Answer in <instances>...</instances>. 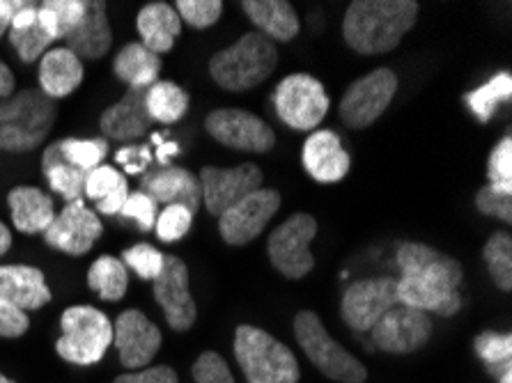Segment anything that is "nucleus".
Listing matches in <instances>:
<instances>
[{
	"label": "nucleus",
	"mask_w": 512,
	"mask_h": 383,
	"mask_svg": "<svg viewBox=\"0 0 512 383\" xmlns=\"http://www.w3.org/2000/svg\"><path fill=\"white\" fill-rule=\"evenodd\" d=\"M398 267L402 278L398 280L400 306L437 312L451 317L462 308L460 283L462 264L451 255L439 253L425 244H405L398 250Z\"/></svg>",
	"instance_id": "nucleus-1"
},
{
	"label": "nucleus",
	"mask_w": 512,
	"mask_h": 383,
	"mask_svg": "<svg viewBox=\"0 0 512 383\" xmlns=\"http://www.w3.org/2000/svg\"><path fill=\"white\" fill-rule=\"evenodd\" d=\"M418 19L414 0H354L343 21L345 42L361 56L389 53Z\"/></svg>",
	"instance_id": "nucleus-2"
},
{
	"label": "nucleus",
	"mask_w": 512,
	"mask_h": 383,
	"mask_svg": "<svg viewBox=\"0 0 512 383\" xmlns=\"http://www.w3.org/2000/svg\"><path fill=\"white\" fill-rule=\"evenodd\" d=\"M58 106L42 90H21L0 99V150L33 152L51 134Z\"/></svg>",
	"instance_id": "nucleus-3"
},
{
	"label": "nucleus",
	"mask_w": 512,
	"mask_h": 383,
	"mask_svg": "<svg viewBox=\"0 0 512 383\" xmlns=\"http://www.w3.org/2000/svg\"><path fill=\"white\" fill-rule=\"evenodd\" d=\"M276 65L278 51L274 42L260 33H246L209 60V74L223 90L246 92L267 81Z\"/></svg>",
	"instance_id": "nucleus-4"
},
{
	"label": "nucleus",
	"mask_w": 512,
	"mask_h": 383,
	"mask_svg": "<svg viewBox=\"0 0 512 383\" xmlns=\"http://www.w3.org/2000/svg\"><path fill=\"white\" fill-rule=\"evenodd\" d=\"M235 358L248 383H299L297 356L258 326H237Z\"/></svg>",
	"instance_id": "nucleus-5"
},
{
	"label": "nucleus",
	"mask_w": 512,
	"mask_h": 383,
	"mask_svg": "<svg viewBox=\"0 0 512 383\" xmlns=\"http://www.w3.org/2000/svg\"><path fill=\"white\" fill-rule=\"evenodd\" d=\"M62 335L56 351L62 361L74 365H95L113 345V324L102 310L92 306H72L60 317Z\"/></svg>",
	"instance_id": "nucleus-6"
},
{
	"label": "nucleus",
	"mask_w": 512,
	"mask_h": 383,
	"mask_svg": "<svg viewBox=\"0 0 512 383\" xmlns=\"http://www.w3.org/2000/svg\"><path fill=\"white\" fill-rule=\"evenodd\" d=\"M294 335L304 349V354L315 363L324 377L338 383H363L368 379L366 365L349 354L345 347H340L324 328L322 319L310 310H301L294 317Z\"/></svg>",
	"instance_id": "nucleus-7"
},
{
	"label": "nucleus",
	"mask_w": 512,
	"mask_h": 383,
	"mask_svg": "<svg viewBox=\"0 0 512 383\" xmlns=\"http://www.w3.org/2000/svg\"><path fill=\"white\" fill-rule=\"evenodd\" d=\"M276 113L290 129L315 131L329 113V97L315 76H285L274 92Z\"/></svg>",
	"instance_id": "nucleus-8"
},
{
	"label": "nucleus",
	"mask_w": 512,
	"mask_h": 383,
	"mask_svg": "<svg viewBox=\"0 0 512 383\" xmlns=\"http://www.w3.org/2000/svg\"><path fill=\"white\" fill-rule=\"evenodd\" d=\"M317 234V221L310 214H292L269 237V260L285 278L299 280L315 267L310 241Z\"/></svg>",
	"instance_id": "nucleus-9"
},
{
	"label": "nucleus",
	"mask_w": 512,
	"mask_h": 383,
	"mask_svg": "<svg viewBox=\"0 0 512 383\" xmlns=\"http://www.w3.org/2000/svg\"><path fill=\"white\" fill-rule=\"evenodd\" d=\"M398 92V76L379 67L349 85L340 99V117L349 129H366L384 115Z\"/></svg>",
	"instance_id": "nucleus-10"
},
{
	"label": "nucleus",
	"mask_w": 512,
	"mask_h": 383,
	"mask_svg": "<svg viewBox=\"0 0 512 383\" xmlns=\"http://www.w3.org/2000/svg\"><path fill=\"white\" fill-rule=\"evenodd\" d=\"M207 134L221 145L242 152H269L276 145V134L258 115L242 108H219L205 120Z\"/></svg>",
	"instance_id": "nucleus-11"
},
{
	"label": "nucleus",
	"mask_w": 512,
	"mask_h": 383,
	"mask_svg": "<svg viewBox=\"0 0 512 383\" xmlns=\"http://www.w3.org/2000/svg\"><path fill=\"white\" fill-rule=\"evenodd\" d=\"M278 207H281V195L274 189H258L248 193L226 214L219 216V232L223 241L230 246L251 244L267 228L271 218L276 216Z\"/></svg>",
	"instance_id": "nucleus-12"
},
{
	"label": "nucleus",
	"mask_w": 512,
	"mask_h": 383,
	"mask_svg": "<svg viewBox=\"0 0 512 383\" xmlns=\"http://www.w3.org/2000/svg\"><path fill=\"white\" fill-rule=\"evenodd\" d=\"M395 306H400L398 280L370 278L347 287L340 312L349 328L366 333Z\"/></svg>",
	"instance_id": "nucleus-13"
},
{
	"label": "nucleus",
	"mask_w": 512,
	"mask_h": 383,
	"mask_svg": "<svg viewBox=\"0 0 512 383\" xmlns=\"http://www.w3.org/2000/svg\"><path fill=\"white\" fill-rule=\"evenodd\" d=\"M152 287L168 326L177 333L189 331L198 317L196 301L189 292V267L177 255H166L164 269L152 280Z\"/></svg>",
	"instance_id": "nucleus-14"
},
{
	"label": "nucleus",
	"mask_w": 512,
	"mask_h": 383,
	"mask_svg": "<svg viewBox=\"0 0 512 383\" xmlns=\"http://www.w3.org/2000/svg\"><path fill=\"white\" fill-rule=\"evenodd\" d=\"M262 170L255 163H242L237 168H212L200 170V189L209 214L221 216L246 198L248 193L262 189Z\"/></svg>",
	"instance_id": "nucleus-15"
},
{
	"label": "nucleus",
	"mask_w": 512,
	"mask_h": 383,
	"mask_svg": "<svg viewBox=\"0 0 512 383\" xmlns=\"http://www.w3.org/2000/svg\"><path fill=\"white\" fill-rule=\"evenodd\" d=\"M102 232L104 225L95 211L85 207L83 200H76L69 202L60 214H56L53 223L44 232V241L51 248L79 257L90 253L95 241L102 237Z\"/></svg>",
	"instance_id": "nucleus-16"
},
{
	"label": "nucleus",
	"mask_w": 512,
	"mask_h": 383,
	"mask_svg": "<svg viewBox=\"0 0 512 383\" xmlns=\"http://www.w3.org/2000/svg\"><path fill=\"white\" fill-rule=\"evenodd\" d=\"M370 333L377 349L389 354H411L430 340L432 322L428 312L395 306L372 326Z\"/></svg>",
	"instance_id": "nucleus-17"
},
{
	"label": "nucleus",
	"mask_w": 512,
	"mask_h": 383,
	"mask_svg": "<svg viewBox=\"0 0 512 383\" xmlns=\"http://www.w3.org/2000/svg\"><path fill=\"white\" fill-rule=\"evenodd\" d=\"M161 331L141 310H124L113 324V345L127 370L150 365L161 349Z\"/></svg>",
	"instance_id": "nucleus-18"
},
{
	"label": "nucleus",
	"mask_w": 512,
	"mask_h": 383,
	"mask_svg": "<svg viewBox=\"0 0 512 383\" xmlns=\"http://www.w3.org/2000/svg\"><path fill=\"white\" fill-rule=\"evenodd\" d=\"M141 191L154 198L161 205H182L196 214L200 202H203V189H200V179L191 175L189 170L166 166L157 173H147L141 179Z\"/></svg>",
	"instance_id": "nucleus-19"
},
{
	"label": "nucleus",
	"mask_w": 512,
	"mask_h": 383,
	"mask_svg": "<svg viewBox=\"0 0 512 383\" xmlns=\"http://www.w3.org/2000/svg\"><path fill=\"white\" fill-rule=\"evenodd\" d=\"M304 168L306 173L322 184L340 182L352 168V156L340 143L333 131H315L304 143Z\"/></svg>",
	"instance_id": "nucleus-20"
},
{
	"label": "nucleus",
	"mask_w": 512,
	"mask_h": 383,
	"mask_svg": "<svg viewBox=\"0 0 512 383\" xmlns=\"http://www.w3.org/2000/svg\"><path fill=\"white\" fill-rule=\"evenodd\" d=\"M0 299L23 312L44 308L51 301L44 271L28 264L0 267Z\"/></svg>",
	"instance_id": "nucleus-21"
},
{
	"label": "nucleus",
	"mask_w": 512,
	"mask_h": 383,
	"mask_svg": "<svg viewBox=\"0 0 512 383\" xmlns=\"http://www.w3.org/2000/svg\"><path fill=\"white\" fill-rule=\"evenodd\" d=\"M145 95L147 88H129L118 104L106 108L99 120L104 136L113 140H136L145 136L152 122L145 108Z\"/></svg>",
	"instance_id": "nucleus-22"
},
{
	"label": "nucleus",
	"mask_w": 512,
	"mask_h": 383,
	"mask_svg": "<svg viewBox=\"0 0 512 383\" xmlns=\"http://www.w3.org/2000/svg\"><path fill=\"white\" fill-rule=\"evenodd\" d=\"M65 44L76 58H104L113 44V33L106 19V3H102V0L85 3L83 19L79 21V26L69 30Z\"/></svg>",
	"instance_id": "nucleus-23"
},
{
	"label": "nucleus",
	"mask_w": 512,
	"mask_h": 383,
	"mask_svg": "<svg viewBox=\"0 0 512 383\" xmlns=\"http://www.w3.org/2000/svg\"><path fill=\"white\" fill-rule=\"evenodd\" d=\"M83 81V62L67 46L46 51L40 60V90L53 101L69 97Z\"/></svg>",
	"instance_id": "nucleus-24"
},
{
	"label": "nucleus",
	"mask_w": 512,
	"mask_h": 383,
	"mask_svg": "<svg viewBox=\"0 0 512 383\" xmlns=\"http://www.w3.org/2000/svg\"><path fill=\"white\" fill-rule=\"evenodd\" d=\"M14 228L23 234H44L56 218L51 195L35 189V186H17L7 193Z\"/></svg>",
	"instance_id": "nucleus-25"
},
{
	"label": "nucleus",
	"mask_w": 512,
	"mask_h": 383,
	"mask_svg": "<svg viewBox=\"0 0 512 383\" xmlns=\"http://www.w3.org/2000/svg\"><path fill=\"white\" fill-rule=\"evenodd\" d=\"M136 28L141 35V44L152 53H170L175 39L182 33V19L168 3H150L145 5L136 17Z\"/></svg>",
	"instance_id": "nucleus-26"
},
{
	"label": "nucleus",
	"mask_w": 512,
	"mask_h": 383,
	"mask_svg": "<svg viewBox=\"0 0 512 383\" xmlns=\"http://www.w3.org/2000/svg\"><path fill=\"white\" fill-rule=\"evenodd\" d=\"M246 17L258 26L260 35L271 42H292L299 35V17L285 0H244Z\"/></svg>",
	"instance_id": "nucleus-27"
},
{
	"label": "nucleus",
	"mask_w": 512,
	"mask_h": 383,
	"mask_svg": "<svg viewBox=\"0 0 512 383\" xmlns=\"http://www.w3.org/2000/svg\"><path fill=\"white\" fill-rule=\"evenodd\" d=\"M113 74L129 88H150L159 81L161 58L141 42H131L115 56Z\"/></svg>",
	"instance_id": "nucleus-28"
},
{
	"label": "nucleus",
	"mask_w": 512,
	"mask_h": 383,
	"mask_svg": "<svg viewBox=\"0 0 512 383\" xmlns=\"http://www.w3.org/2000/svg\"><path fill=\"white\" fill-rule=\"evenodd\" d=\"M83 195H88L95 202L99 214H120V209L129 198L127 177L118 173L113 166H97L85 177Z\"/></svg>",
	"instance_id": "nucleus-29"
},
{
	"label": "nucleus",
	"mask_w": 512,
	"mask_h": 383,
	"mask_svg": "<svg viewBox=\"0 0 512 383\" xmlns=\"http://www.w3.org/2000/svg\"><path fill=\"white\" fill-rule=\"evenodd\" d=\"M42 170L46 179H49L51 191H56L62 200L67 202H76L83 200V189H85V177L88 173L74 168L65 156L60 154L58 143H53L46 147V152L42 156Z\"/></svg>",
	"instance_id": "nucleus-30"
},
{
	"label": "nucleus",
	"mask_w": 512,
	"mask_h": 383,
	"mask_svg": "<svg viewBox=\"0 0 512 383\" xmlns=\"http://www.w3.org/2000/svg\"><path fill=\"white\" fill-rule=\"evenodd\" d=\"M145 108L150 120L173 124L189 111V95L173 81H157L147 88Z\"/></svg>",
	"instance_id": "nucleus-31"
},
{
	"label": "nucleus",
	"mask_w": 512,
	"mask_h": 383,
	"mask_svg": "<svg viewBox=\"0 0 512 383\" xmlns=\"http://www.w3.org/2000/svg\"><path fill=\"white\" fill-rule=\"evenodd\" d=\"M88 287L104 301H120L127 294L129 287V271L122 260L113 255H102L92 262L88 271Z\"/></svg>",
	"instance_id": "nucleus-32"
},
{
	"label": "nucleus",
	"mask_w": 512,
	"mask_h": 383,
	"mask_svg": "<svg viewBox=\"0 0 512 383\" xmlns=\"http://www.w3.org/2000/svg\"><path fill=\"white\" fill-rule=\"evenodd\" d=\"M85 14V0H46L37 7V17L46 33L56 39H65L72 28L79 26Z\"/></svg>",
	"instance_id": "nucleus-33"
},
{
	"label": "nucleus",
	"mask_w": 512,
	"mask_h": 383,
	"mask_svg": "<svg viewBox=\"0 0 512 383\" xmlns=\"http://www.w3.org/2000/svg\"><path fill=\"white\" fill-rule=\"evenodd\" d=\"M510 97H512V76L508 72H501L494 78H490V83L471 90L464 99H467V106L480 122H490V117L494 115V108L499 106L501 101H508Z\"/></svg>",
	"instance_id": "nucleus-34"
},
{
	"label": "nucleus",
	"mask_w": 512,
	"mask_h": 383,
	"mask_svg": "<svg viewBox=\"0 0 512 383\" xmlns=\"http://www.w3.org/2000/svg\"><path fill=\"white\" fill-rule=\"evenodd\" d=\"M483 257L490 276L503 292L512 289V239L508 232H494L485 244Z\"/></svg>",
	"instance_id": "nucleus-35"
},
{
	"label": "nucleus",
	"mask_w": 512,
	"mask_h": 383,
	"mask_svg": "<svg viewBox=\"0 0 512 383\" xmlns=\"http://www.w3.org/2000/svg\"><path fill=\"white\" fill-rule=\"evenodd\" d=\"M473 347H476V354L480 361L487 365V370H490L496 379H499L503 372L510 370V365H512V338L510 335L485 331L478 335L476 342H473Z\"/></svg>",
	"instance_id": "nucleus-36"
},
{
	"label": "nucleus",
	"mask_w": 512,
	"mask_h": 383,
	"mask_svg": "<svg viewBox=\"0 0 512 383\" xmlns=\"http://www.w3.org/2000/svg\"><path fill=\"white\" fill-rule=\"evenodd\" d=\"M60 154L72 163L74 168L83 170V173H90L97 166H102V161L108 154V143L104 138H92V140H81V138H65L58 143Z\"/></svg>",
	"instance_id": "nucleus-37"
},
{
	"label": "nucleus",
	"mask_w": 512,
	"mask_h": 383,
	"mask_svg": "<svg viewBox=\"0 0 512 383\" xmlns=\"http://www.w3.org/2000/svg\"><path fill=\"white\" fill-rule=\"evenodd\" d=\"M7 37H10V44L14 46V51L19 53V58L23 62H35L40 60L49 51V46L53 44L51 35L46 33L44 26L40 23V17L28 28H10L7 30Z\"/></svg>",
	"instance_id": "nucleus-38"
},
{
	"label": "nucleus",
	"mask_w": 512,
	"mask_h": 383,
	"mask_svg": "<svg viewBox=\"0 0 512 383\" xmlns=\"http://www.w3.org/2000/svg\"><path fill=\"white\" fill-rule=\"evenodd\" d=\"M164 253L150 244H136L122 253V264L141 280H154L164 269Z\"/></svg>",
	"instance_id": "nucleus-39"
},
{
	"label": "nucleus",
	"mask_w": 512,
	"mask_h": 383,
	"mask_svg": "<svg viewBox=\"0 0 512 383\" xmlns=\"http://www.w3.org/2000/svg\"><path fill=\"white\" fill-rule=\"evenodd\" d=\"M173 7L175 12L180 14L182 21L198 30L212 28L223 14L221 0H180V3H175Z\"/></svg>",
	"instance_id": "nucleus-40"
},
{
	"label": "nucleus",
	"mask_w": 512,
	"mask_h": 383,
	"mask_svg": "<svg viewBox=\"0 0 512 383\" xmlns=\"http://www.w3.org/2000/svg\"><path fill=\"white\" fill-rule=\"evenodd\" d=\"M193 214L182 205H168L161 214L157 216V223H154V232L161 241L166 244H173V241L184 239L191 230Z\"/></svg>",
	"instance_id": "nucleus-41"
},
{
	"label": "nucleus",
	"mask_w": 512,
	"mask_h": 383,
	"mask_svg": "<svg viewBox=\"0 0 512 383\" xmlns=\"http://www.w3.org/2000/svg\"><path fill=\"white\" fill-rule=\"evenodd\" d=\"M487 177H490L487 186H492L494 191L512 193V140L508 136L494 147L487 163Z\"/></svg>",
	"instance_id": "nucleus-42"
},
{
	"label": "nucleus",
	"mask_w": 512,
	"mask_h": 383,
	"mask_svg": "<svg viewBox=\"0 0 512 383\" xmlns=\"http://www.w3.org/2000/svg\"><path fill=\"white\" fill-rule=\"evenodd\" d=\"M193 379L196 383H235L228 363L223 361V356L216 351H205L198 356V361L193 363Z\"/></svg>",
	"instance_id": "nucleus-43"
},
{
	"label": "nucleus",
	"mask_w": 512,
	"mask_h": 383,
	"mask_svg": "<svg viewBox=\"0 0 512 383\" xmlns=\"http://www.w3.org/2000/svg\"><path fill=\"white\" fill-rule=\"evenodd\" d=\"M124 218H134V221L141 225V230H154V223H157V202L150 195L143 191L129 193L127 202L120 209Z\"/></svg>",
	"instance_id": "nucleus-44"
},
{
	"label": "nucleus",
	"mask_w": 512,
	"mask_h": 383,
	"mask_svg": "<svg viewBox=\"0 0 512 383\" xmlns=\"http://www.w3.org/2000/svg\"><path fill=\"white\" fill-rule=\"evenodd\" d=\"M476 207L480 214L501 218V221H512V193L494 191L492 186H483L476 195Z\"/></svg>",
	"instance_id": "nucleus-45"
},
{
	"label": "nucleus",
	"mask_w": 512,
	"mask_h": 383,
	"mask_svg": "<svg viewBox=\"0 0 512 383\" xmlns=\"http://www.w3.org/2000/svg\"><path fill=\"white\" fill-rule=\"evenodd\" d=\"M152 154L154 152L150 150V145H129L115 152V161L120 163L127 175H141L152 166Z\"/></svg>",
	"instance_id": "nucleus-46"
},
{
	"label": "nucleus",
	"mask_w": 512,
	"mask_h": 383,
	"mask_svg": "<svg viewBox=\"0 0 512 383\" xmlns=\"http://www.w3.org/2000/svg\"><path fill=\"white\" fill-rule=\"evenodd\" d=\"M30 328V319L23 310L0 299V338H21Z\"/></svg>",
	"instance_id": "nucleus-47"
},
{
	"label": "nucleus",
	"mask_w": 512,
	"mask_h": 383,
	"mask_svg": "<svg viewBox=\"0 0 512 383\" xmlns=\"http://www.w3.org/2000/svg\"><path fill=\"white\" fill-rule=\"evenodd\" d=\"M115 383H180L173 367L159 365V367H147L143 372L134 374H120Z\"/></svg>",
	"instance_id": "nucleus-48"
},
{
	"label": "nucleus",
	"mask_w": 512,
	"mask_h": 383,
	"mask_svg": "<svg viewBox=\"0 0 512 383\" xmlns=\"http://www.w3.org/2000/svg\"><path fill=\"white\" fill-rule=\"evenodd\" d=\"M30 3L28 0H0V37H3L7 30L12 26V19L17 17V14L23 10V7H28Z\"/></svg>",
	"instance_id": "nucleus-49"
},
{
	"label": "nucleus",
	"mask_w": 512,
	"mask_h": 383,
	"mask_svg": "<svg viewBox=\"0 0 512 383\" xmlns=\"http://www.w3.org/2000/svg\"><path fill=\"white\" fill-rule=\"evenodd\" d=\"M14 85H17V81H14L12 69L7 67L3 60H0V99L12 97L14 95Z\"/></svg>",
	"instance_id": "nucleus-50"
},
{
	"label": "nucleus",
	"mask_w": 512,
	"mask_h": 383,
	"mask_svg": "<svg viewBox=\"0 0 512 383\" xmlns=\"http://www.w3.org/2000/svg\"><path fill=\"white\" fill-rule=\"evenodd\" d=\"M177 152H180V145H177V143H166V140H164V143L157 145V152H154V154H157V161L161 163V166L166 168L168 161L173 159Z\"/></svg>",
	"instance_id": "nucleus-51"
},
{
	"label": "nucleus",
	"mask_w": 512,
	"mask_h": 383,
	"mask_svg": "<svg viewBox=\"0 0 512 383\" xmlns=\"http://www.w3.org/2000/svg\"><path fill=\"white\" fill-rule=\"evenodd\" d=\"M10 246H12V232L3 221H0V257L10 250Z\"/></svg>",
	"instance_id": "nucleus-52"
},
{
	"label": "nucleus",
	"mask_w": 512,
	"mask_h": 383,
	"mask_svg": "<svg viewBox=\"0 0 512 383\" xmlns=\"http://www.w3.org/2000/svg\"><path fill=\"white\" fill-rule=\"evenodd\" d=\"M0 383H17V381H12V379H7L5 374H0Z\"/></svg>",
	"instance_id": "nucleus-53"
}]
</instances>
